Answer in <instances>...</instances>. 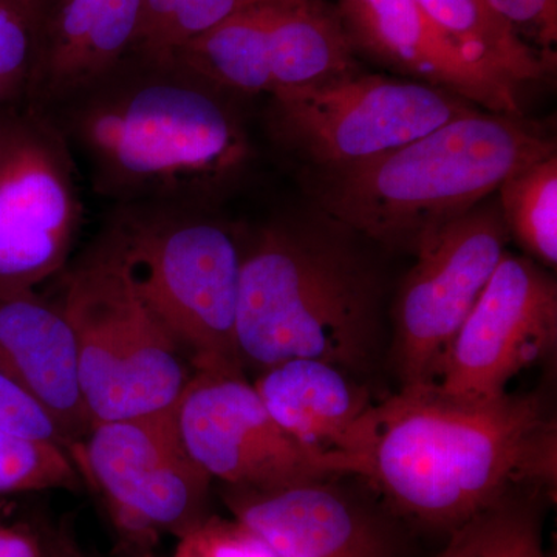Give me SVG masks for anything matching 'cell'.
I'll return each instance as SVG.
<instances>
[{"instance_id":"1","label":"cell","mask_w":557,"mask_h":557,"mask_svg":"<svg viewBox=\"0 0 557 557\" xmlns=\"http://www.w3.org/2000/svg\"><path fill=\"white\" fill-rule=\"evenodd\" d=\"M556 453L541 392L458 403L399 391L362 418L341 475L361 479L398 519L449 534L516 487L555 498Z\"/></svg>"},{"instance_id":"2","label":"cell","mask_w":557,"mask_h":557,"mask_svg":"<svg viewBox=\"0 0 557 557\" xmlns=\"http://www.w3.org/2000/svg\"><path fill=\"white\" fill-rule=\"evenodd\" d=\"M234 97L175 54L132 50L44 115L115 207L209 208L251 156Z\"/></svg>"},{"instance_id":"3","label":"cell","mask_w":557,"mask_h":557,"mask_svg":"<svg viewBox=\"0 0 557 557\" xmlns=\"http://www.w3.org/2000/svg\"><path fill=\"white\" fill-rule=\"evenodd\" d=\"M361 236L324 212L267 223L242 237L237 347L259 372L295 358L350 375L384 348L383 281Z\"/></svg>"},{"instance_id":"4","label":"cell","mask_w":557,"mask_h":557,"mask_svg":"<svg viewBox=\"0 0 557 557\" xmlns=\"http://www.w3.org/2000/svg\"><path fill=\"white\" fill-rule=\"evenodd\" d=\"M556 152L523 116L478 110L384 156L310 172L319 211L362 239L413 252L421 237L497 193L505 178Z\"/></svg>"},{"instance_id":"5","label":"cell","mask_w":557,"mask_h":557,"mask_svg":"<svg viewBox=\"0 0 557 557\" xmlns=\"http://www.w3.org/2000/svg\"><path fill=\"white\" fill-rule=\"evenodd\" d=\"M207 207H115L108 228L143 302L196 372L244 373L237 347L242 236Z\"/></svg>"},{"instance_id":"6","label":"cell","mask_w":557,"mask_h":557,"mask_svg":"<svg viewBox=\"0 0 557 557\" xmlns=\"http://www.w3.org/2000/svg\"><path fill=\"white\" fill-rule=\"evenodd\" d=\"M64 310L91 426L174 409L196 370L143 302L108 226L67 270Z\"/></svg>"},{"instance_id":"7","label":"cell","mask_w":557,"mask_h":557,"mask_svg":"<svg viewBox=\"0 0 557 557\" xmlns=\"http://www.w3.org/2000/svg\"><path fill=\"white\" fill-rule=\"evenodd\" d=\"M478 110L432 84L358 72L270 97L267 127L307 172H330L376 159Z\"/></svg>"},{"instance_id":"8","label":"cell","mask_w":557,"mask_h":557,"mask_svg":"<svg viewBox=\"0 0 557 557\" xmlns=\"http://www.w3.org/2000/svg\"><path fill=\"white\" fill-rule=\"evenodd\" d=\"M497 199H486L418 242L417 262L392 310L391 358L399 391L437 387L449 348L507 252Z\"/></svg>"},{"instance_id":"9","label":"cell","mask_w":557,"mask_h":557,"mask_svg":"<svg viewBox=\"0 0 557 557\" xmlns=\"http://www.w3.org/2000/svg\"><path fill=\"white\" fill-rule=\"evenodd\" d=\"M175 409L94 424L70 448L131 549L185 536L209 516L212 479L180 437Z\"/></svg>"},{"instance_id":"10","label":"cell","mask_w":557,"mask_h":557,"mask_svg":"<svg viewBox=\"0 0 557 557\" xmlns=\"http://www.w3.org/2000/svg\"><path fill=\"white\" fill-rule=\"evenodd\" d=\"M75 153L27 106L0 113V292L35 289L67 265L84 220Z\"/></svg>"},{"instance_id":"11","label":"cell","mask_w":557,"mask_h":557,"mask_svg":"<svg viewBox=\"0 0 557 557\" xmlns=\"http://www.w3.org/2000/svg\"><path fill=\"white\" fill-rule=\"evenodd\" d=\"M329 0H263L175 51L183 64L230 94L274 95L361 72Z\"/></svg>"},{"instance_id":"12","label":"cell","mask_w":557,"mask_h":557,"mask_svg":"<svg viewBox=\"0 0 557 557\" xmlns=\"http://www.w3.org/2000/svg\"><path fill=\"white\" fill-rule=\"evenodd\" d=\"M557 285L549 270L505 252L446 357L440 397L490 403L509 381L555 354Z\"/></svg>"},{"instance_id":"13","label":"cell","mask_w":557,"mask_h":557,"mask_svg":"<svg viewBox=\"0 0 557 557\" xmlns=\"http://www.w3.org/2000/svg\"><path fill=\"white\" fill-rule=\"evenodd\" d=\"M175 417L190 457L226 486L274 491L336 479L278 426L244 373L196 372Z\"/></svg>"},{"instance_id":"14","label":"cell","mask_w":557,"mask_h":557,"mask_svg":"<svg viewBox=\"0 0 557 557\" xmlns=\"http://www.w3.org/2000/svg\"><path fill=\"white\" fill-rule=\"evenodd\" d=\"M274 491L226 486L231 518L262 537L277 557H403L397 516L338 485V480Z\"/></svg>"},{"instance_id":"15","label":"cell","mask_w":557,"mask_h":557,"mask_svg":"<svg viewBox=\"0 0 557 557\" xmlns=\"http://www.w3.org/2000/svg\"><path fill=\"white\" fill-rule=\"evenodd\" d=\"M355 51L494 113L523 116L519 87L454 46L418 0H333Z\"/></svg>"},{"instance_id":"16","label":"cell","mask_w":557,"mask_h":557,"mask_svg":"<svg viewBox=\"0 0 557 557\" xmlns=\"http://www.w3.org/2000/svg\"><path fill=\"white\" fill-rule=\"evenodd\" d=\"M145 7L146 0H53L22 106L50 112L115 67L137 42Z\"/></svg>"},{"instance_id":"17","label":"cell","mask_w":557,"mask_h":557,"mask_svg":"<svg viewBox=\"0 0 557 557\" xmlns=\"http://www.w3.org/2000/svg\"><path fill=\"white\" fill-rule=\"evenodd\" d=\"M0 369L49 410L69 453L89 434L75 333L60 304L36 289L0 292Z\"/></svg>"},{"instance_id":"18","label":"cell","mask_w":557,"mask_h":557,"mask_svg":"<svg viewBox=\"0 0 557 557\" xmlns=\"http://www.w3.org/2000/svg\"><path fill=\"white\" fill-rule=\"evenodd\" d=\"M256 392L278 426L335 478L341 460L373 403L346 370L295 358L259 372Z\"/></svg>"},{"instance_id":"19","label":"cell","mask_w":557,"mask_h":557,"mask_svg":"<svg viewBox=\"0 0 557 557\" xmlns=\"http://www.w3.org/2000/svg\"><path fill=\"white\" fill-rule=\"evenodd\" d=\"M454 46L512 86L545 81L556 54L536 49L486 0H418Z\"/></svg>"},{"instance_id":"20","label":"cell","mask_w":557,"mask_h":557,"mask_svg":"<svg viewBox=\"0 0 557 557\" xmlns=\"http://www.w3.org/2000/svg\"><path fill=\"white\" fill-rule=\"evenodd\" d=\"M542 491H509L448 534L435 557H555L545 548Z\"/></svg>"},{"instance_id":"21","label":"cell","mask_w":557,"mask_h":557,"mask_svg":"<svg viewBox=\"0 0 557 557\" xmlns=\"http://www.w3.org/2000/svg\"><path fill=\"white\" fill-rule=\"evenodd\" d=\"M498 208L509 239L545 269L557 265V153L531 161L498 186Z\"/></svg>"},{"instance_id":"22","label":"cell","mask_w":557,"mask_h":557,"mask_svg":"<svg viewBox=\"0 0 557 557\" xmlns=\"http://www.w3.org/2000/svg\"><path fill=\"white\" fill-rule=\"evenodd\" d=\"M81 475L67 449L0 431V494L78 490Z\"/></svg>"},{"instance_id":"23","label":"cell","mask_w":557,"mask_h":557,"mask_svg":"<svg viewBox=\"0 0 557 557\" xmlns=\"http://www.w3.org/2000/svg\"><path fill=\"white\" fill-rule=\"evenodd\" d=\"M38 28L13 0H0V81L22 104L35 64Z\"/></svg>"},{"instance_id":"24","label":"cell","mask_w":557,"mask_h":557,"mask_svg":"<svg viewBox=\"0 0 557 557\" xmlns=\"http://www.w3.org/2000/svg\"><path fill=\"white\" fill-rule=\"evenodd\" d=\"M174 557H277L270 545L239 520L209 515L178 539Z\"/></svg>"},{"instance_id":"25","label":"cell","mask_w":557,"mask_h":557,"mask_svg":"<svg viewBox=\"0 0 557 557\" xmlns=\"http://www.w3.org/2000/svg\"><path fill=\"white\" fill-rule=\"evenodd\" d=\"M0 431L14 437L53 443L69 450V443L49 410L0 369Z\"/></svg>"},{"instance_id":"26","label":"cell","mask_w":557,"mask_h":557,"mask_svg":"<svg viewBox=\"0 0 557 557\" xmlns=\"http://www.w3.org/2000/svg\"><path fill=\"white\" fill-rule=\"evenodd\" d=\"M536 49L556 54L557 0H486Z\"/></svg>"},{"instance_id":"27","label":"cell","mask_w":557,"mask_h":557,"mask_svg":"<svg viewBox=\"0 0 557 557\" xmlns=\"http://www.w3.org/2000/svg\"><path fill=\"white\" fill-rule=\"evenodd\" d=\"M0 557H46L44 542L21 528L0 523Z\"/></svg>"},{"instance_id":"28","label":"cell","mask_w":557,"mask_h":557,"mask_svg":"<svg viewBox=\"0 0 557 557\" xmlns=\"http://www.w3.org/2000/svg\"><path fill=\"white\" fill-rule=\"evenodd\" d=\"M172 3H174V0H146L145 14H143L141 27H139L138 38L134 49L138 47L139 44L148 40L150 36L157 32L161 22L166 17Z\"/></svg>"},{"instance_id":"29","label":"cell","mask_w":557,"mask_h":557,"mask_svg":"<svg viewBox=\"0 0 557 557\" xmlns=\"http://www.w3.org/2000/svg\"><path fill=\"white\" fill-rule=\"evenodd\" d=\"M44 556L46 557H86L76 545L75 539L67 531L61 530L51 534L49 541L44 542Z\"/></svg>"},{"instance_id":"30","label":"cell","mask_w":557,"mask_h":557,"mask_svg":"<svg viewBox=\"0 0 557 557\" xmlns=\"http://www.w3.org/2000/svg\"><path fill=\"white\" fill-rule=\"evenodd\" d=\"M13 2H16L32 17L39 33L40 24H42L46 14L49 13L53 0H13Z\"/></svg>"},{"instance_id":"31","label":"cell","mask_w":557,"mask_h":557,"mask_svg":"<svg viewBox=\"0 0 557 557\" xmlns=\"http://www.w3.org/2000/svg\"><path fill=\"white\" fill-rule=\"evenodd\" d=\"M16 104V101L13 100V97H11L10 91L7 90V87L3 86L2 81H0V112L2 110L14 108Z\"/></svg>"},{"instance_id":"32","label":"cell","mask_w":557,"mask_h":557,"mask_svg":"<svg viewBox=\"0 0 557 557\" xmlns=\"http://www.w3.org/2000/svg\"><path fill=\"white\" fill-rule=\"evenodd\" d=\"M129 557H157L152 555L150 549H131Z\"/></svg>"},{"instance_id":"33","label":"cell","mask_w":557,"mask_h":557,"mask_svg":"<svg viewBox=\"0 0 557 557\" xmlns=\"http://www.w3.org/2000/svg\"><path fill=\"white\" fill-rule=\"evenodd\" d=\"M0 113H2V112H0Z\"/></svg>"}]
</instances>
